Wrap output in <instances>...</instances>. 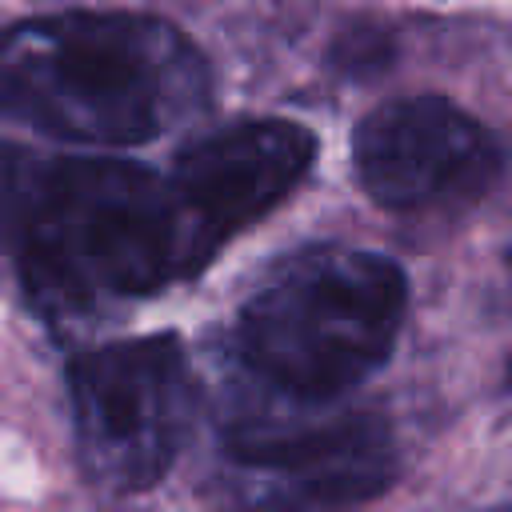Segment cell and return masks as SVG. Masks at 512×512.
<instances>
[{
	"instance_id": "obj_1",
	"label": "cell",
	"mask_w": 512,
	"mask_h": 512,
	"mask_svg": "<svg viewBox=\"0 0 512 512\" xmlns=\"http://www.w3.org/2000/svg\"><path fill=\"white\" fill-rule=\"evenodd\" d=\"M0 232L28 296L48 312L152 296L216 256L172 180L152 168L12 144H0Z\"/></svg>"
},
{
	"instance_id": "obj_2",
	"label": "cell",
	"mask_w": 512,
	"mask_h": 512,
	"mask_svg": "<svg viewBox=\"0 0 512 512\" xmlns=\"http://www.w3.org/2000/svg\"><path fill=\"white\" fill-rule=\"evenodd\" d=\"M208 104L196 44L140 12H52L0 28V112L80 144H144Z\"/></svg>"
},
{
	"instance_id": "obj_3",
	"label": "cell",
	"mask_w": 512,
	"mask_h": 512,
	"mask_svg": "<svg viewBox=\"0 0 512 512\" xmlns=\"http://www.w3.org/2000/svg\"><path fill=\"white\" fill-rule=\"evenodd\" d=\"M404 308L408 280L396 260L312 244L272 264L244 296L240 360L272 392L332 404L388 360Z\"/></svg>"
},
{
	"instance_id": "obj_4",
	"label": "cell",
	"mask_w": 512,
	"mask_h": 512,
	"mask_svg": "<svg viewBox=\"0 0 512 512\" xmlns=\"http://www.w3.org/2000/svg\"><path fill=\"white\" fill-rule=\"evenodd\" d=\"M80 468L108 492L152 488L192 420V368L172 332L100 344L68 364Z\"/></svg>"
},
{
	"instance_id": "obj_5",
	"label": "cell",
	"mask_w": 512,
	"mask_h": 512,
	"mask_svg": "<svg viewBox=\"0 0 512 512\" xmlns=\"http://www.w3.org/2000/svg\"><path fill=\"white\" fill-rule=\"evenodd\" d=\"M360 188L388 212L464 208L504 172L500 140L444 96H404L368 112L352 136Z\"/></svg>"
},
{
	"instance_id": "obj_6",
	"label": "cell",
	"mask_w": 512,
	"mask_h": 512,
	"mask_svg": "<svg viewBox=\"0 0 512 512\" xmlns=\"http://www.w3.org/2000/svg\"><path fill=\"white\" fill-rule=\"evenodd\" d=\"M224 452L260 504H360L396 472L388 428L364 412L236 416Z\"/></svg>"
},
{
	"instance_id": "obj_7",
	"label": "cell",
	"mask_w": 512,
	"mask_h": 512,
	"mask_svg": "<svg viewBox=\"0 0 512 512\" xmlns=\"http://www.w3.org/2000/svg\"><path fill=\"white\" fill-rule=\"evenodd\" d=\"M316 136L296 120H244L188 144L172 188L196 232L216 252L228 236L272 212L312 168Z\"/></svg>"
},
{
	"instance_id": "obj_8",
	"label": "cell",
	"mask_w": 512,
	"mask_h": 512,
	"mask_svg": "<svg viewBox=\"0 0 512 512\" xmlns=\"http://www.w3.org/2000/svg\"><path fill=\"white\" fill-rule=\"evenodd\" d=\"M392 60V36L372 28V24H356L348 32L336 36L332 44V68L344 76H376L380 68H388Z\"/></svg>"
},
{
	"instance_id": "obj_9",
	"label": "cell",
	"mask_w": 512,
	"mask_h": 512,
	"mask_svg": "<svg viewBox=\"0 0 512 512\" xmlns=\"http://www.w3.org/2000/svg\"><path fill=\"white\" fill-rule=\"evenodd\" d=\"M504 268H508V288H512V248L504 252ZM508 384H512V364H508Z\"/></svg>"
}]
</instances>
